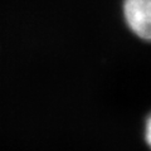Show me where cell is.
<instances>
[{
	"label": "cell",
	"instance_id": "7a4b0ae2",
	"mask_svg": "<svg viewBox=\"0 0 151 151\" xmlns=\"http://www.w3.org/2000/svg\"><path fill=\"white\" fill-rule=\"evenodd\" d=\"M144 135H145V141H146V144H147L149 147L151 149V113L147 116V119H146Z\"/></svg>",
	"mask_w": 151,
	"mask_h": 151
},
{
	"label": "cell",
	"instance_id": "6da1fadb",
	"mask_svg": "<svg viewBox=\"0 0 151 151\" xmlns=\"http://www.w3.org/2000/svg\"><path fill=\"white\" fill-rule=\"evenodd\" d=\"M122 13L129 29L140 39L151 42V0H124Z\"/></svg>",
	"mask_w": 151,
	"mask_h": 151
}]
</instances>
